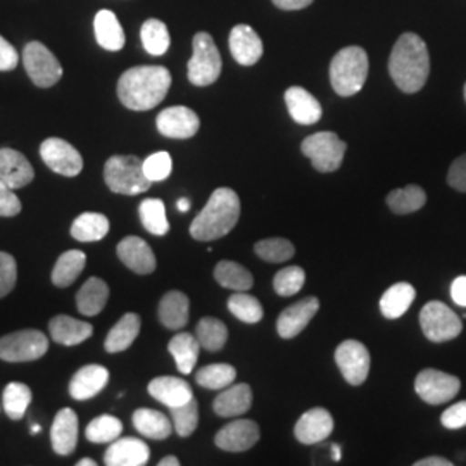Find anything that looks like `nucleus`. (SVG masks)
<instances>
[{
	"label": "nucleus",
	"mask_w": 466,
	"mask_h": 466,
	"mask_svg": "<svg viewBox=\"0 0 466 466\" xmlns=\"http://www.w3.org/2000/svg\"><path fill=\"white\" fill-rule=\"evenodd\" d=\"M188 308L190 302L184 292L171 290L165 294V298L159 302V321L169 330H180L188 323Z\"/></svg>",
	"instance_id": "28"
},
{
	"label": "nucleus",
	"mask_w": 466,
	"mask_h": 466,
	"mask_svg": "<svg viewBox=\"0 0 466 466\" xmlns=\"http://www.w3.org/2000/svg\"><path fill=\"white\" fill-rule=\"evenodd\" d=\"M228 309L233 317L238 318L244 323H258L263 318V306L254 296L238 292L228 299Z\"/></svg>",
	"instance_id": "47"
},
{
	"label": "nucleus",
	"mask_w": 466,
	"mask_h": 466,
	"mask_svg": "<svg viewBox=\"0 0 466 466\" xmlns=\"http://www.w3.org/2000/svg\"><path fill=\"white\" fill-rule=\"evenodd\" d=\"M271 2L283 11H299L313 4V0H271Z\"/></svg>",
	"instance_id": "56"
},
{
	"label": "nucleus",
	"mask_w": 466,
	"mask_h": 466,
	"mask_svg": "<svg viewBox=\"0 0 466 466\" xmlns=\"http://www.w3.org/2000/svg\"><path fill=\"white\" fill-rule=\"evenodd\" d=\"M448 184L458 192H466V154L454 159L451 165Z\"/></svg>",
	"instance_id": "53"
},
{
	"label": "nucleus",
	"mask_w": 466,
	"mask_h": 466,
	"mask_svg": "<svg viewBox=\"0 0 466 466\" xmlns=\"http://www.w3.org/2000/svg\"><path fill=\"white\" fill-rule=\"evenodd\" d=\"M121 432H123V423L119 418L113 415H100L88 423L85 435L94 444H111L121 437Z\"/></svg>",
	"instance_id": "43"
},
{
	"label": "nucleus",
	"mask_w": 466,
	"mask_h": 466,
	"mask_svg": "<svg viewBox=\"0 0 466 466\" xmlns=\"http://www.w3.org/2000/svg\"><path fill=\"white\" fill-rule=\"evenodd\" d=\"M194 54L187 66L188 82L196 86L213 85L221 75V56L213 36L206 32L194 36L192 40Z\"/></svg>",
	"instance_id": "6"
},
{
	"label": "nucleus",
	"mask_w": 466,
	"mask_h": 466,
	"mask_svg": "<svg viewBox=\"0 0 466 466\" xmlns=\"http://www.w3.org/2000/svg\"><path fill=\"white\" fill-rule=\"evenodd\" d=\"M32 402V390L25 383H9L2 394V408L11 420H21Z\"/></svg>",
	"instance_id": "41"
},
{
	"label": "nucleus",
	"mask_w": 466,
	"mask_h": 466,
	"mask_svg": "<svg viewBox=\"0 0 466 466\" xmlns=\"http://www.w3.org/2000/svg\"><path fill=\"white\" fill-rule=\"evenodd\" d=\"M16 259L7 252H0V299L11 294V290L16 287Z\"/></svg>",
	"instance_id": "50"
},
{
	"label": "nucleus",
	"mask_w": 466,
	"mask_h": 466,
	"mask_svg": "<svg viewBox=\"0 0 466 466\" xmlns=\"http://www.w3.org/2000/svg\"><path fill=\"white\" fill-rule=\"evenodd\" d=\"M35 169L32 163L19 150L0 149V182L16 190L25 185L32 184Z\"/></svg>",
	"instance_id": "20"
},
{
	"label": "nucleus",
	"mask_w": 466,
	"mask_h": 466,
	"mask_svg": "<svg viewBox=\"0 0 466 466\" xmlns=\"http://www.w3.org/2000/svg\"><path fill=\"white\" fill-rule=\"evenodd\" d=\"M460 389H461V382L458 377L439 370H432V368L420 371L415 380V390L418 396L432 406H439L454 400Z\"/></svg>",
	"instance_id": "11"
},
{
	"label": "nucleus",
	"mask_w": 466,
	"mask_h": 466,
	"mask_svg": "<svg viewBox=\"0 0 466 466\" xmlns=\"http://www.w3.org/2000/svg\"><path fill=\"white\" fill-rule=\"evenodd\" d=\"M306 282V271L300 267H287L280 269L275 279L273 287L275 292L283 298H290L298 294Z\"/></svg>",
	"instance_id": "48"
},
{
	"label": "nucleus",
	"mask_w": 466,
	"mask_h": 466,
	"mask_svg": "<svg viewBox=\"0 0 466 466\" xmlns=\"http://www.w3.org/2000/svg\"><path fill=\"white\" fill-rule=\"evenodd\" d=\"M21 213V200L13 188L0 182V217H16Z\"/></svg>",
	"instance_id": "52"
},
{
	"label": "nucleus",
	"mask_w": 466,
	"mask_h": 466,
	"mask_svg": "<svg viewBox=\"0 0 466 466\" xmlns=\"http://www.w3.org/2000/svg\"><path fill=\"white\" fill-rule=\"evenodd\" d=\"M240 218V199L232 188L221 187L204 206L190 225L192 238L199 242H209L232 232Z\"/></svg>",
	"instance_id": "3"
},
{
	"label": "nucleus",
	"mask_w": 466,
	"mask_h": 466,
	"mask_svg": "<svg viewBox=\"0 0 466 466\" xmlns=\"http://www.w3.org/2000/svg\"><path fill=\"white\" fill-rule=\"evenodd\" d=\"M134 427L137 432L152 441H165L173 432V423L161 411L140 408L134 413Z\"/></svg>",
	"instance_id": "33"
},
{
	"label": "nucleus",
	"mask_w": 466,
	"mask_h": 466,
	"mask_svg": "<svg viewBox=\"0 0 466 466\" xmlns=\"http://www.w3.org/2000/svg\"><path fill=\"white\" fill-rule=\"evenodd\" d=\"M38 432H42V427H40V425H36V423H34V425H32V433Z\"/></svg>",
	"instance_id": "62"
},
{
	"label": "nucleus",
	"mask_w": 466,
	"mask_h": 466,
	"mask_svg": "<svg viewBox=\"0 0 466 466\" xmlns=\"http://www.w3.org/2000/svg\"><path fill=\"white\" fill-rule=\"evenodd\" d=\"M415 298H417V290L411 283H396L383 292L380 311L387 319H398L410 309Z\"/></svg>",
	"instance_id": "32"
},
{
	"label": "nucleus",
	"mask_w": 466,
	"mask_h": 466,
	"mask_svg": "<svg viewBox=\"0 0 466 466\" xmlns=\"http://www.w3.org/2000/svg\"><path fill=\"white\" fill-rule=\"evenodd\" d=\"M237 379V370L227 363H218L209 367L200 368L196 373V380L200 387L209 390H223L232 385Z\"/></svg>",
	"instance_id": "44"
},
{
	"label": "nucleus",
	"mask_w": 466,
	"mask_h": 466,
	"mask_svg": "<svg viewBox=\"0 0 466 466\" xmlns=\"http://www.w3.org/2000/svg\"><path fill=\"white\" fill-rule=\"evenodd\" d=\"M150 458L149 446L135 437H119L104 454L107 466H144Z\"/></svg>",
	"instance_id": "19"
},
{
	"label": "nucleus",
	"mask_w": 466,
	"mask_h": 466,
	"mask_svg": "<svg viewBox=\"0 0 466 466\" xmlns=\"http://www.w3.org/2000/svg\"><path fill=\"white\" fill-rule=\"evenodd\" d=\"M109 299V287L102 279L92 277L76 294V306L84 317H97Z\"/></svg>",
	"instance_id": "30"
},
{
	"label": "nucleus",
	"mask_w": 466,
	"mask_h": 466,
	"mask_svg": "<svg viewBox=\"0 0 466 466\" xmlns=\"http://www.w3.org/2000/svg\"><path fill=\"white\" fill-rule=\"evenodd\" d=\"M441 421L446 429L450 431H458V429H463L466 427V400H460L458 404H452L450 406L442 417Z\"/></svg>",
	"instance_id": "51"
},
{
	"label": "nucleus",
	"mask_w": 466,
	"mask_h": 466,
	"mask_svg": "<svg viewBox=\"0 0 466 466\" xmlns=\"http://www.w3.org/2000/svg\"><path fill=\"white\" fill-rule=\"evenodd\" d=\"M451 298L458 306L466 308V277H458L452 282V285H451Z\"/></svg>",
	"instance_id": "55"
},
{
	"label": "nucleus",
	"mask_w": 466,
	"mask_h": 466,
	"mask_svg": "<svg viewBox=\"0 0 466 466\" xmlns=\"http://www.w3.org/2000/svg\"><path fill=\"white\" fill-rule=\"evenodd\" d=\"M171 86L165 66H137L125 71L117 82V97L132 111H149L161 104Z\"/></svg>",
	"instance_id": "2"
},
{
	"label": "nucleus",
	"mask_w": 466,
	"mask_h": 466,
	"mask_svg": "<svg viewBox=\"0 0 466 466\" xmlns=\"http://www.w3.org/2000/svg\"><path fill=\"white\" fill-rule=\"evenodd\" d=\"M109 219L100 213H84L71 225V237L78 242H99L109 233Z\"/></svg>",
	"instance_id": "36"
},
{
	"label": "nucleus",
	"mask_w": 466,
	"mask_h": 466,
	"mask_svg": "<svg viewBox=\"0 0 466 466\" xmlns=\"http://www.w3.org/2000/svg\"><path fill=\"white\" fill-rule=\"evenodd\" d=\"M138 215L144 228L156 237H165L169 232L167 208L165 202L159 199H146L138 206Z\"/></svg>",
	"instance_id": "40"
},
{
	"label": "nucleus",
	"mask_w": 466,
	"mask_h": 466,
	"mask_svg": "<svg viewBox=\"0 0 466 466\" xmlns=\"http://www.w3.org/2000/svg\"><path fill=\"white\" fill-rule=\"evenodd\" d=\"M333 427L335 423L332 415L325 408H313L298 420L294 433L300 444L311 446L329 439L333 432Z\"/></svg>",
	"instance_id": "18"
},
{
	"label": "nucleus",
	"mask_w": 466,
	"mask_h": 466,
	"mask_svg": "<svg viewBox=\"0 0 466 466\" xmlns=\"http://www.w3.org/2000/svg\"><path fill=\"white\" fill-rule=\"evenodd\" d=\"M156 127L159 134L165 135L167 138L185 140L192 138L199 132L200 121L199 116L192 109L185 106H173L157 115Z\"/></svg>",
	"instance_id": "14"
},
{
	"label": "nucleus",
	"mask_w": 466,
	"mask_h": 466,
	"mask_svg": "<svg viewBox=\"0 0 466 466\" xmlns=\"http://www.w3.org/2000/svg\"><path fill=\"white\" fill-rule=\"evenodd\" d=\"M259 435V427L252 420H235L217 433L215 442L219 450L242 452L256 446Z\"/></svg>",
	"instance_id": "15"
},
{
	"label": "nucleus",
	"mask_w": 466,
	"mask_h": 466,
	"mask_svg": "<svg viewBox=\"0 0 466 466\" xmlns=\"http://www.w3.org/2000/svg\"><path fill=\"white\" fill-rule=\"evenodd\" d=\"M19 63L17 50L4 38L0 36V71H13Z\"/></svg>",
	"instance_id": "54"
},
{
	"label": "nucleus",
	"mask_w": 466,
	"mask_h": 466,
	"mask_svg": "<svg viewBox=\"0 0 466 466\" xmlns=\"http://www.w3.org/2000/svg\"><path fill=\"white\" fill-rule=\"evenodd\" d=\"M285 104L289 115L299 125H315L323 116L319 102L302 86H290L285 92Z\"/></svg>",
	"instance_id": "24"
},
{
	"label": "nucleus",
	"mask_w": 466,
	"mask_h": 466,
	"mask_svg": "<svg viewBox=\"0 0 466 466\" xmlns=\"http://www.w3.org/2000/svg\"><path fill=\"white\" fill-rule=\"evenodd\" d=\"M52 448L59 456H69L78 444V417L71 408L61 410L50 429Z\"/></svg>",
	"instance_id": "22"
},
{
	"label": "nucleus",
	"mask_w": 466,
	"mask_h": 466,
	"mask_svg": "<svg viewBox=\"0 0 466 466\" xmlns=\"http://www.w3.org/2000/svg\"><path fill=\"white\" fill-rule=\"evenodd\" d=\"M177 208H178V211H180V213H187V211L190 209V200L182 198V199L177 202Z\"/></svg>",
	"instance_id": "59"
},
{
	"label": "nucleus",
	"mask_w": 466,
	"mask_h": 466,
	"mask_svg": "<svg viewBox=\"0 0 466 466\" xmlns=\"http://www.w3.org/2000/svg\"><path fill=\"white\" fill-rule=\"evenodd\" d=\"M465 100H466V84H465Z\"/></svg>",
	"instance_id": "63"
},
{
	"label": "nucleus",
	"mask_w": 466,
	"mask_h": 466,
	"mask_svg": "<svg viewBox=\"0 0 466 466\" xmlns=\"http://www.w3.org/2000/svg\"><path fill=\"white\" fill-rule=\"evenodd\" d=\"M333 461H340V446L333 444L332 446Z\"/></svg>",
	"instance_id": "60"
},
{
	"label": "nucleus",
	"mask_w": 466,
	"mask_h": 466,
	"mask_svg": "<svg viewBox=\"0 0 466 466\" xmlns=\"http://www.w3.org/2000/svg\"><path fill=\"white\" fill-rule=\"evenodd\" d=\"M420 325L425 337L432 342H448L456 339L463 330V323L460 317L444 302L439 300L427 302L421 308Z\"/></svg>",
	"instance_id": "9"
},
{
	"label": "nucleus",
	"mask_w": 466,
	"mask_h": 466,
	"mask_svg": "<svg viewBox=\"0 0 466 466\" xmlns=\"http://www.w3.org/2000/svg\"><path fill=\"white\" fill-rule=\"evenodd\" d=\"M427 202V194L418 185H408L396 188L387 196V204L396 215H411L421 209Z\"/></svg>",
	"instance_id": "38"
},
{
	"label": "nucleus",
	"mask_w": 466,
	"mask_h": 466,
	"mask_svg": "<svg viewBox=\"0 0 466 466\" xmlns=\"http://www.w3.org/2000/svg\"><path fill=\"white\" fill-rule=\"evenodd\" d=\"M94 32L102 49L117 52L125 47V32L113 11L102 9L96 15Z\"/></svg>",
	"instance_id": "29"
},
{
	"label": "nucleus",
	"mask_w": 466,
	"mask_h": 466,
	"mask_svg": "<svg viewBox=\"0 0 466 466\" xmlns=\"http://www.w3.org/2000/svg\"><path fill=\"white\" fill-rule=\"evenodd\" d=\"M300 150L311 159L317 171L332 173L342 165L348 146L333 132H318L304 138Z\"/></svg>",
	"instance_id": "7"
},
{
	"label": "nucleus",
	"mask_w": 466,
	"mask_h": 466,
	"mask_svg": "<svg viewBox=\"0 0 466 466\" xmlns=\"http://www.w3.org/2000/svg\"><path fill=\"white\" fill-rule=\"evenodd\" d=\"M140 38L144 49L147 50L150 56L167 54L171 44L167 26L159 19H147L140 28Z\"/></svg>",
	"instance_id": "42"
},
{
	"label": "nucleus",
	"mask_w": 466,
	"mask_h": 466,
	"mask_svg": "<svg viewBox=\"0 0 466 466\" xmlns=\"http://www.w3.org/2000/svg\"><path fill=\"white\" fill-rule=\"evenodd\" d=\"M85 263H86V256L82 250L73 249L63 252L52 269V283L61 289L73 285L75 280L82 275Z\"/></svg>",
	"instance_id": "35"
},
{
	"label": "nucleus",
	"mask_w": 466,
	"mask_h": 466,
	"mask_svg": "<svg viewBox=\"0 0 466 466\" xmlns=\"http://www.w3.org/2000/svg\"><path fill=\"white\" fill-rule=\"evenodd\" d=\"M149 394L167 408H177L194 398L190 385L178 377H157L149 383Z\"/></svg>",
	"instance_id": "27"
},
{
	"label": "nucleus",
	"mask_w": 466,
	"mask_h": 466,
	"mask_svg": "<svg viewBox=\"0 0 466 466\" xmlns=\"http://www.w3.org/2000/svg\"><path fill=\"white\" fill-rule=\"evenodd\" d=\"M159 466H180V460L175 456H167L159 461Z\"/></svg>",
	"instance_id": "58"
},
{
	"label": "nucleus",
	"mask_w": 466,
	"mask_h": 466,
	"mask_svg": "<svg viewBox=\"0 0 466 466\" xmlns=\"http://www.w3.org/2000/svg\"><path fill=\"white\" fill-rule=\"evenodd\" d=\"M78 466H97V463L94 461V460H90V458H84V460H80L78 463H76Z\"/></svg>",
	"instance_id": "61"
},
{
	"label": "nucleus",
	"mask_w": 466,
	"mask_h": 466,
	"mask_svg": "<svg viewBox=\"0 0 466 466\" xmlns=\"http://www.w3.org/2000/svg\"><path fill=\"white\" fill-rule=\"evenodd\" d=\"M200 350L202 348H200L199 340L192 333H178L167 344V350L173 356L177 368H178V371L182 375L192 373V370H194L198 360H199Z\"/></svg>",
	"instance_id": "31"
},
{
	"label": "nucleus",
	"mask_w": 466,
	"mask_h": 466,
	"mask_svg": "<svg viewBox=\"0 0 466 466\" xmlns=\"http://www.w3.org/2000/svg\"><path fill=\"white\" fill-rule=\"evenodd\" d=\"M450 460L446 458H441V456H429V458H423V460H418L415 466H451Z\"/></svg>",
	"instance_id": "57"
},
{
	"label": "nucleus",
	"mask_w": 466,
	"mask_h": 466,
	"mask_svg": "<svg viewBox=\"0 0 466 466\" xmlns=\"http://www.w3.org/2000/svg\"><path fill=\"white\" fill-rule=\"evenodd\" d=\"M368 78V54L361 47H346L333 56L330 63V82L340 97L358 94Z\"/></svg>",
	"instance_id": "4"
},
{
	"label": "nucleus",
	"mask_w": 466,
	"mask_h": 466,
	"mask_svg": "<svg viewBox=\"0 0 466 466\" xmlns=\"http://www.w3.org/2000/svg\"><path fill=\"white\" fill-rule=\"evenodd\" d=\"M169 411H171L173 427L180 437H188L196 432V429L199 425V404L196 398H192L182 406L169 408Z\"/></svg>",
	"instance_id": "46"
},
{
	"label": "nucleus",
	"mask_w": 466,
	"mask_h": 466,
	"mask_svg": "<svg viewBox=\"0 0 466 466\" xmlns=\"http://www.w3.org/2000/svg\"><path fill=\"white\" fill-rule=\"evenodd\" d=\"M104 180L115 194L121 196L144 194L152 185L144 173V161L137 156L109 157L104 167Z\"/></svg>",
	"instance_id": "5"
},
{
	"label": "nucleus",
	"mask_w": 466,
	"mask_h": 466,
	"mask_svg": "<svg viewBox=\"0 0 466 466\" xmlns=\"http://www.w3.org/2000/svg\"><path fill=\"white\" fill-rule=\"evenodd\" d=\"M319 309V300L317 298H306L285 308L282 315L277 321V332L283 339H294L298 337L317 315Z\"/></svg>",
	"instance_id": "17"
},
{
	"label": "nucleus",
	"mask_w": 466,
	"mask_h": 466,
	"mask_svg": "<svg viewBox=\"0 0 466 466\" xmlns=\"http://www.w3.org/2000/svg\"><path fill=\"white\" fill-rule=\"evenodd\" d=\"M254 250L261 259H265L268 263H285V261L292 259V256L296 254L294 244L282 237L259 240L254 246Z\"/></svg>",
	"instance_id": "45"
},
{
	"label": "nucleus",
	"mask_w": 466,
	"mask_h": 466,
	"mask_svg": "<svg viewBox=\"0 0 466 466\" xmlns=\"http://www.w3.org/2000/svg\"><path fill=\"white\" fill-rule=\"evenodd\" d=\"M335 363L350 385H363L370 373V352L358 340H346L335 350Z\"/></svg>",
	"instance_id": "13"
},
{
	"label": "nucleus",
	"mask_w": 466,
	"mask_h": 466,
	"mask_svg": "<svg viewBox=\"0 0 466 466\" xmlns=\"http://www.w3.org/2000/svg\"><path fill=\"white\" fill-rule=\"evenodd\" d=\"M389 73L404 94H417L425 86L431 75V56L421 36L400 35L389 59Z\"/></svg>",
	"instance_id": "1"
},
{
	"label": "nucleus",
	"mask_w": 466,
	"mask_h": 466,
	"mask_svg": "<svg viewBox=\"0 0 466 466\" xmlns=\"http://www.w3.org/2000/svg\"><path fill=\"white\" fill-rule=\"evenodd\" d=\"M109 382V370L100 365L80 368L69 382V394L76 400H88L100 394Z\"/></svg>",
	"instance_id": "23"
},
{
	"label": "nucleus",
	"mask_w": 466,
	"mask_h": 466,
	"mask_svg": "<svg viewBox=\"0 0 466 466\" xmlns=\"http://www.w3.org/2000/svg\"><path fill=\"white\" fill-rule=\"evenodd\" d=\"M140 323L142 321L138 315L127 313L107 333L104 350L107 352H121L128 350L134 344L137 335L140 333Z\"/></svg>",
	"instance_id": "34"
},
{
	"label": "nucleus",
	"mask_w": 466,
	"mask_h": 466,
	"mask_svg": "<svg viewBox=\"0 0 466 466\" xmlns=\"http://www.w3.org/2000/svg\"><path fill=\"white\" fill-rule=\"evenodd\" d=\"M252 406V390L248 383L228 385L213 402L218 417L232 418L246 415Z\"/></svg>",
	"instance_id": "25"
},
{
	"label": "nucleus",
	"mask_w": 466,
	"mask_h": 466,
	"mask_svg": "<svg viewBox=\"0 0 466 466\" xmlns=\"http://www.w3.org/2000/svg\"><path fill=\"white\" fill-rule=\"evenodd\" d=\"M230 52L233 59L242 66L256 65L263 56V42L259 35L254 32L248 25H237L230 32Z\"/></svg>",
	"instance_id": "21"
},
{
	"label": "nucleus",
	"mask_w": 466,
	"mask_h": 466,
	"mask_svg": "<svg viewBox=\"0 0 466 466\" xmlns=\"http://www.w3.org/2000/svg\"><path fill=\"white\" fill-rule=\"evenodd\" d=\"M49 350V339L38 330H19L0 339V360L7 363L36 361Z\"/></svg>",
	"instance_id": "8"
},
{
	"label": "nucleus",
	"mask_w": 466,
	"mask_h": 466,
	"mask_svg": "<svg viewBox=\"0 0 466 466\" xmlns=\"http://www.w3.org/2000/svg\"><path fill=\"white\" fill-rule=\"evenodd\" d=\"M40 156L54 173H59L63 177H76L84 169L82 154L69 142L57 137H52L42 142Z\"/></svg>",
	"instance_id": "12"
},
{
	"label": "nucleus",
	"mask_w": 466,
	"mask_h": 466,
	"mask_svg": "<svg viewBox=\"0 0 466 466\" xmlns=\"http://www.w3.org/2000/svg\"><path fill=\"white\" fill-rule=\"evenodd\" d=\"M171 169H173V161H171V156L165 150L150 154L149 157L144 161V173L152 184L167 180L171 175Z\"/></svg>",
	"instance_id": "49"
},
{
	"label": "nucleus",
	"mask_w": 466,
	"mask_h": 466,
	"mask_svg": "<svg viewBox=\"0 0 466 466\" xmlns=\"http://www.w3.org/2000/svg\"><path fill=\"white\" fill-rule=\"evenodd\" d=\"M196 337H198L202 350L218 352L225 348V344L228 340V329L218 318L206 317L198 323Z\"/></svg>",
	"instance_id": "39"
},
{
	"label": "nucleus",
	"mask_w": 466,
	"mask_h": 466,
	"mask_svg": "<svg viewBox=\"0 0 466 466\" xmlns=\"http://www.w3.org/2000/svg\"><path fill=\"white\" fill-rule=\"evenodd\" d=\"M117 258L137 275H150L156 269V256L149 244L140 237H125L116 248Z\"/></svg>",
	"instance_id": "16"
},
{
	"label": "nucleus",
	"mask_w": 466,
	"mask_h": 466,
	"mask_svg": "<svg viewBox=\"0 0 466 466\" xmlns=\"http://www.w3.org/2000/svg\"><path fill=\"white\" fill-rule=\"evenodd\" d=\"M23 65L36 86L49 88L63 76V66L57 57L40 42H30L23 50Z\"/></svg>",
	"instance_id": "10"
},
{
	"label": "nucleus",
	"mask_w": 466,
	"mask_h": 466,
	"mask_svg": "<svg viewBox=\"0 0 466 466\" xmlns=\"http://www.w3.org/2000/svg\"><path fill=\"white\" fill-rule=\"evenodd\" d=\"M215 280L235 292H248L254 285V277L249 269L235 261H219L215 268Z\"/></svg>",
	"instance_id": "37"
},
{
	"label": "nucleus",
	"mask_w": 466,
	"mask_h": 466,
	"mask_svg": "<svg viewBox=\"0 0 466 466\" xmlns=\"http://www.w3.org/2000/svg\"><path fill=\"white\" fill-rule=\"evenodd\" d=\"M49 332L54 342L71 348V346H78L86 339H90L94 333V327L86 321L76 319V318L59 315V317L50 319Z\"/></svg>",
	"instance_id": "26"
}]
</instances>
